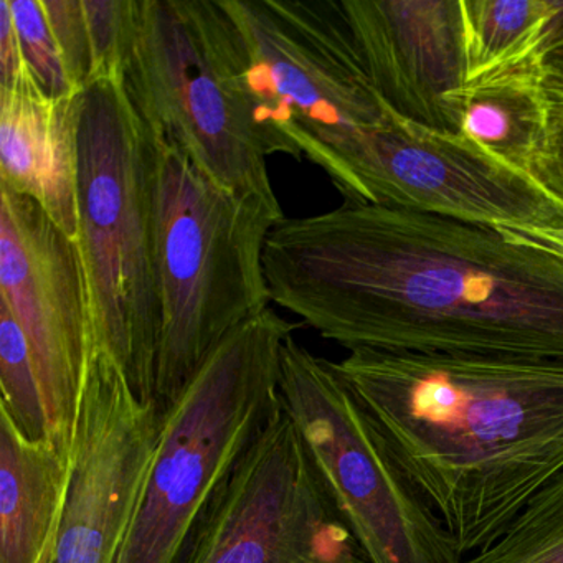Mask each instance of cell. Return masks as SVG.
Masks as SVG:
<instances>
[{"label": "cell", "mask_w": 563, "mask_h": 563, "mask_svg": "<svg viewBox=\"0 0 563 563\" xmlns=\"http://www.w3.org/2000/svg\"><path fill=\"white\" fill-rule=\"evenodd\" d=\"M163 430V408L93 349L78 415L75 466L54 563H118Z\"/></svg>", "instance_id": "obj_12"}, {"label": "cell", "mask_w": 563, "mask_h": 563, "mask_svg": "<svg viewBox=\"0 0 563 563\" xmlns=\"http://www.w3.org/2000/svg\"><path fill=\"white\" fill-rule=\"evenodd\" d=\"M75 91L91 80V51L84 0H42Z\"/></svg>", "instance_id": "obj_21"}, {"label": "cell", "mask_w": 563, "mask_h": 563, "mask_svg": "<svg viewBox=\"0 0 563 563\" xmlns=\"http://www.w3.org/2000/svg\"><path fill=\"white\" fill-rule=\"evenodd\" d=\"M298 322L246 321L163 408L153 467L118 563H179L203 512L282 405V354Z\"/></svg>", "instance_id": "obj_6"}, {"label": "cell", "mask_w": 563, "mask_h": 563, "mask_svg": "<svg viewBox=\"0 0 563 563\" xmlns=\"http://www.w3.org/2000/svg\"><path fill=\"white\" fill-rule=\"evenodd\" d=\"M0 407L31 440L47 438L44 404L21 325L8 306L0 302Z\"/></svg>", "instance_id": "obj_19"}, {"label": "cell", "mask_w": 563, "mask_h": 563, "mask_svg": "<svg viewBox=\"0 0 563 563\" xmlns=\"http://www.w3.org/2000/svg\"><path fill=\"white\" fill-rule=\"evenodd\" d=\"M540 81V71L517 70L464 85L460 133L530 174L547 128Z\"/></svg>", "instance_id": "obj_16"}, {"label": "cell", "mask_w": 563, "mask_h": 563, "mask_svg": "<svg viewBox=\"0 0 563 563\" xmlns=\"http://www.w3.org/2000/svg\"><path fill=\"white\" fill-rule=\"evenodd\" d=\"M362 186L368 203L487 227L563 230L562 197L532 174L466 134L431 130L394 111L368 137Z\"/></svg>", "instance_id": "obj_11"}, {"label": "cell", "mask_w": 563, "mask_h": 563, "mask_svg": "<svg viewBox=\"0 0 563 563\" xmlns=\"http://www.w3.org/2000/svg\"><path fill=\"white\" fill-rule=\"evenodd\" d=\"M283 407L371 563H463L331 361L286 339Z\"/></svg>", "instance_id": "obj_8"}, {"label": "cell", "mask_w": 563, "mask_h": 563, "mask_svg": "<svg viewBox=\"0 0 563 563\" xmlns=\"http://www.w3.org/2000/svg\"><path fill=\"white\" fill-rule=\"evenodd\" d=\"M74 466L0 407V563H54Z\"/></svg>", "instance_id": "obj_15"}, {"label": "cell", "mask_w": 563, "mask_h": 563, "mask_svg": "<svg viewBox=\"0 0 563 563\" xmlns=\"http://www.w3.org/2000/svg\"><path fill=\"white\" fill-rule=\"evenodd\" d=\"M358 57L398 117L460 133L466 81L460 0H341Z\"/></svg>", "instance_id": "obj_13"}, {"label": "cell", "mask_w": 563, "mask_h": 563, "mask_svg": "<svg viewBox=\"0 0 563 563\" xmlns=\"http://www.w3.org/2000/svg\"><path fill=\"white\" fill-rule=\"evenodd\" d=\"M239 84L266 156L309 161L345 200L365 202L368 137L387 120L341 0H220Z\"/></svg>", "instance_id": "obj_4"}, {"label": "cell", "mask_w": 563, "mask_h": 563, "mask_svg": "<svg viewBox=\"0 0 563 563\" xmlns=\"http://www.w3.org/2000/svg\"><path fill=\"white\" fill-rule=\"evenodd\" d=\"M542 98L547 110L545 136L530 174L563 199V97L542 91Z\"/></svg>", "instance_id": "obj_22"}, {"label": "cell", "mask_w": 563, "mask_h": 563, "mask_svg": "<svg viewBox=\"0 0 563 563\" xmlns=\"http://www.w3.org/2000/svg\"><path fill=\"white\" fill-rule=\"evenodd\" d=\"M466 81L503 71H542L560 0H460Z\"/></svg>", "instance_id": "obj_17"}, {"label": "cell", "mask_w": 563, "mask_h": 563, "mask_svg": "<svg viewBox=\"0 0 563 563\" xmlns=\"http://www.w3.org/2000/svg\"><path fill=\"white\" fill-rule=\"evenodd\" d=\"M78 95L48 97L31 70L0 87V186L34 199L74 242L78 239Z\"/></svg>", "instance_id": "obj_14"}, {"label": "cell", "mask_w": 563, "mask_h": 563, "mask_svg": "<svg viewBox=\"0 0 563 563\" xmlns=\"http://www.w3.org/2000/svg\"><path fill=\"white\" fill-rule=\"evenodd\" d=\"M123 81L154 136L220 186L282 209L220 0H137Z\"/></svg>", "instance_id": "obj_7"}, {"label": "cell", "mask_w": 563, "mask_h": 563, "mask_svg": "<svg viewBox=\"0 0 563 563\" xmlns=\"http://www.w3.org/2000/svg\"><path fill=\"white\" fill-rule=\"evenodd\" d=\"M332 367L464 560L563 471L562 358L362 349Z\"/></svg>", "instance_id": "obj_2"}, {"label": "cell", "mask_w": 563, "mask_h": 563, "mask_svg": "<svg viewBox=\"0 0 563 563\" xmlns=\"http://www.w3.org/2000/svg\"><path fill=\"white\" fill-rule=\"evenodd\" d=\"M272 302L349 352L563 361V245L532 230L345 200L279 220Z\"/></svg>", "instance_id": "obj_1"}, {"label": "cell", "mask_w": 563, "mask_h": 563, "mask_svg": "<svg viewBox=\"0 0 563 563\" xmlns=\"http://www.w3.org/2000/svg\"><path fill=\"white\" fill-rule=\"evenodd\" d=\"M12 18L25 64L42 90L52 98L77 97L58 51L42 0H11Z\"/></svg>", "instance_id": "obj_20"}, {"label": "cell", "mask_w": 563, "mask_h": 563, "mask_svg": "<svg viewBox=\"0 0 563 563\" xmlns=\"http://www.w3.org/2000/svg\"><path fill=\"white\" fill-rule=\"evenodd\" d=\"M179 563H371L283 401L217 490Z\"/></svg>", "instance_id": "obj_9"}, {"label": "cell", "mask_w": 563, "mask_h": 563, "mask_svg": "<svg viewBox=\"0 0 563 563\" xmlns=\"http://www.w3.org/2000/svg\"><path fill=\"white\" fill-rule=\"evenodd\" d=\"M78 239L95 349L154 400L161 335L156 255L157 140L123 78L88 85L77 100Z\"/></svg>", "instance_id": "obj_3"}, {"label": "cell", "mask_w": 563, "mask_h": 563, "mask_svg": "<svg viewBox=\"0 0 563 563\" xmlns=\"http://www.w3.org/2000/svg\"><path fill=\"white\" fill-rule=\"evenodd\" d=\"M547 235L552 236L553 240H556V242L562 243L563 245V230L562 232H550L547 233Z\"/></svg>", "instance_id": "obj_24"}, {"label": "cell", "mask_w": 563, "mask_h": 563, "mask_svg": "<svg viewBox=\"0 0 563 563\" xmlns=\"http://www.w3.org/2000/svg\"><path fill=\"white\" fill-rule=\"evenodd\" d=\"M463 563H563V471L536 494L497 542Z\"/></svg>", "instance_id": "obj_18"}, {"label": "cell", "mask_w": 563, "mask_h": 563, "mask_svg": "<svg viewBox=\"0 0 563 563\" xmlns=\"http://www.w3.org/2000/svg\"><path fill=\"white\" fill-rule=\"evenodd\" d=\"M157 140L161 335L154 400H176L227 335L272 308L265 249L283 209L220 186Z\"/></svg>", "instance_id": "obj_5"}, {"label": "cell", "mask_w": 563, "mask_h": 563, "mask_svg": "<svg viewBox=\"0 0 563 563\" xmlns=\"http://www.w3.org/2000/svg\"><path fill=\"white\" fill-rule=\"evenodd\" d=\"M29 70L12 18L11 0H0V87L18 81Z\"/></svg>", "instance_id": "obj_23"}, {"label": "cell", "mask_w": 563, "mask_h": 563, "mask_svg": "<svg viewBox=\"0 0 563 563\" xmlns=\"http://www.w3.org/2000/svg\"><path fill=\"white\" fill-rule=\"evenodd\" d=\"M0 302L21 325L47 438L75 461L85 374L95 349L77 242L31 197L0 186Z\"/></svg>", "instance_id": "obj_10"}]
</instances>
